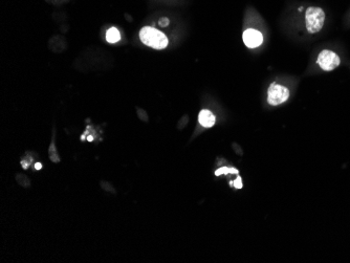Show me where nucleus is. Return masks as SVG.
Masks as SVG:
<instances>
[{
	"label": "nucleus",
	"instance_id": "f257e3e1",
	"mask_svg": "<svg viewBox=\"0 0 350 263\" xmlns=\"http://www.w3.org/2000/svg\"><path fill=\"white\" fill-rule=\"evenodd\" d=\"M140 38L144 44L155 50H164L168 45L166 35L151 26H145L140 30Z\"/></svg>",
	"mask_w": 350,
	"mask_h": 263
},
{
	"label": "nucleus",
	"instance_id": "f03ea898",
	"mask_svg": "<svg viewBox=\"0 0 350 263\" xmlns=\"http://www.w3.org/2000/svg\"><path fill=\"white\" fill-rule=\"evenodd\" d=\"M325 22V13L320 7H308L305 13L306 29L310 34L319 33Z\"/></svg>",
	"mask_w": 350,
	"mask_h": 263
},
{
	"label": "nucleus",
	"instance_id": "7ed1b4c3",
	"mask_svg": "<svg viewBox=\"0 0 350 263\" xmlns=\"http://www.w3.org/2000/svg\"><path fill=\"white\" fill-rule=\"evenodd\" d=\"M289 98V90L283 85L273 83L268 91V102L272 106H277L286 102Z\"/></svg>",
	"mask_w": 350,
	"mask_h": 263
},
{
	"label": "nucleus",
	"instance_id": "20e7f679",
	"mask_svg": "<svg viewBox=\"0 0 350 263\" xmlns=\"http://www.w3.org/2000/svg\"><path fill=\"white\" fill-rule=\"evenodd\" d=\"M317 62L319 64V66L323 70L332 71L339 66L341 60H340L339 56L333 51L324 50L320 53Z\"/></svg>",
	"mask_w": 350,
	"mask_h": 263
},
{
	"label": "nucleus",
	"instance_id": "39448f33",
	"mask_svg": "<svg viewBox=\"0 0 350 263\" xmlns=\"http://www.w3.org/2000/svg\"><path fill=\"white\" fill-rule=\"evenodd\" d=\"M243 42L244 44L250 49H255L258 48L259 45H261L263 41V36L259 31L249 29L243 33Z\"/></svg>",
	"mask_w": 350,
	"mask_h": 263
},
{
	"label": "nucleus",
	"instance_id": "423d86ee",
	"mask_svg": "<svg viewBox=\"0 0 350 263\" xmlns=\"http://www.w3.org/2000/svg\"><path fill=\"white\" fill-rule=\"evenodd\" d=\"M198 121H200V123L203 127L211 128L215 125L216 118L210 110L204 109L200 112V115H198Z\"/></svg>",
	"mask_w": 350,
	"mask_h": 263
},
{
	"label": "nucleus",
	"instance_id": "0eeeda50",
	"mask_svg": "<svg viewBox=\"0 0 350 263\" xmlns=\"http://www.w3.org/2000/svg\"><path fill=\"white\" fill-rule=\"evenodd\" d=\"M106 39L109 43H117L121 39V35L118 29L116 27H111L106 33Z\"/></svg>",
	"mask_w": 350,
	"mask_h": 263
},
{
	"label": "nucleus",
	"instance_id": "6e6552de",
	"mask_svg": "<svg viewBox=\"0 0 350 263\" xmlns=\"http://www.w3.org/2000/svg\"><path fill=\"white\" fill-rule=\"evenodd\" d=\"M228 173H238V170H236V169L234 168H226V167H223V168H220L218 169V170L216 171V175H221V174H228Z\"/></svg>",
	"mask_w": 350,
	"mask_h": 263
},
{
	"label": "nucleus",
	"instance_id": "1a4fd4ad",
	"mask_svg": "<svg viewBox=\"0 0 350 263\" xmlns=\"http://www.w3.org/2000/svg\"><path fill=\"white\" fill-rule=\"evenodd\" d=\"M232 185H234L237 189H240V188H242V182H241V178L240 177H237V180H236L234 183H232Z\"/></svg>",
	"mask_w": 350,
	"mask_h": 263
},
{
	"label": "nucleus",
	"instance_id": "9d476101",
	"mask_svg": "<svg viewBox=\"0 0 350 263\" xmlns=\"http://www.w3.org/2000/svg\"><path fill=\"white\" fill-rule=\"evenodd\" d=\"M168 24H169V20L167 19V18H162V19L159 20V25H160V26L166 27Z\"/></svg>",
	"mask_w": 350,
	"mask_h": 263
},
{
	"label": "nucleus",
	"instance_id": "9b49d317",
	"mask_svg": "<svg viewBox=\"0 0 350 263\" xmlns=\"http://www.w3.org/2000/svg\"><path fill=\"white\" fill-rule=\"evenodd\" d=\"M35 168L37 169V170H40V169L42 168V165H41V164H39V163H37V164L35 165Z\"/></svg>",
	"mask_w": 350,
	"mask_h": 263
},
{
	"label": "nucleus",
	"instance_id": "f8f14e48",
	"mask_svg": "<svg viewBox=\"0 0 350 263\" xmlns=\"http://www.w3.org/2000/svg\"><path fill=\"white\" fill-rule=\"evenodd\" d=\"M88 140H92V136H89V137H88Z\"/></svg>",
	"mask_w": 350,
	"mask_h": 263
}]
</instances>
